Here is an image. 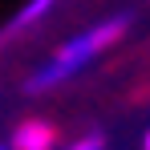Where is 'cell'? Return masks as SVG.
Here are the masks:
<instances>
[{
    "label": "cell",
    "mask_w": 150,
    "mask_h": 150,
    "mask_svg": "<svg viewBox=\"0 0 150 150\" xmlns=\"http://www.w3.org/2000/svg\"><path fill=\"white\" fill-rule=\"evenodd\" d=\"M53 8V0H33L25 12H16V21H12V28H25V25H33V21H41L45 12Z\"/></svg>",
    "instance_id": "cell-3"
},
{
    "label": "cell",
    "mask_w": 150,
    "mask_h": 150,
    "mask_svg": "<svg viewBox=\"0 0 150 150\" xmlns=\"http://www.w3.org/2000/svg\"><path fill=\"white\" fill-rule=\"evenodd\" d=\"M101 146H105V142H101L98 134H89V138H81V142H73L69 150H101Z\"/></svg>",
    "instance_id": "cell-4"
},
{
    "label": "cell",
    "mask_w": 150,
    "mask_h": 150,
    "mask_svg": "<svg viewBox=\"0 0 150 150\" xmlns=\"http://www.w3.org/2000/svg\"><path fill=\"white\" fill-rule=\"evenodd\" d=\"M12 150H53V126L49 122H21L12 130Z\"/></svg>",
    "instance_id": "cell-2"
},
{
    "label": "cell",
    "mask_w": 150,
    "mask_h": 150,
    "mask_svg": "<svg viewBox=\"0 0 150 150\" xmlns=\"http://www.w3.org/2000/svg\"><path fill=\"white\" fill-rule=\"evenodd\" d=\"M126 25H130V16H110V21H101V25H93V28H85V33H77V37H69V41L49 57V65H45V69H37V77L28 81V89L37 93V89L61 85L65 77L81 73V69H85L101 49H110V45L126 33Z\"/></svg>",
    "instance_id": "cell-1"
},
{
    "label": "cell",
    "mask_w": 150,
    "mask_h": 150,
    "mask_svg": "<svg viewBox=\"0 0 150 150\" xmlns=\"http://www.w3.org/2000/svg\"><path fill=\"white\" fill-rule=\"evenodd\" d=\"M142 150H150V130H146V138H142Z\"/></svg>",
    "instance_id": "cell-5"
},
{
    "label": "cell",
    "mask_w": 150,
    "mask_h": 150,
    "mask_svg": "<svg viewBox=\"0 0 150 150\" xmlns=\"http://www.w3.org/2000/svg\"><path fill=\"white\" fill-rule=\"evenodd\" d=\"M0 150H12V146H0Z\"/></svg>",
    "instance_id": "cell-6"
}]
</instances>
